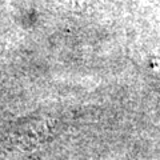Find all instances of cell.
<instances>
[{
  "label": "cell",
  "mask_w": 160,
  "mask_h": 160,
  "mask_svg": "<svg viewBox=\"0 0 160 160\" xmlns=\"http://www.w3.org/2000/svg\"><path fill=\"white\" fill-rule=\"evenodd\" d=\"M156 69H158V72L160 73V66H159V67H156Z\"/></svg>",
  "instance_id": "cell-1"
}]
</instances>
